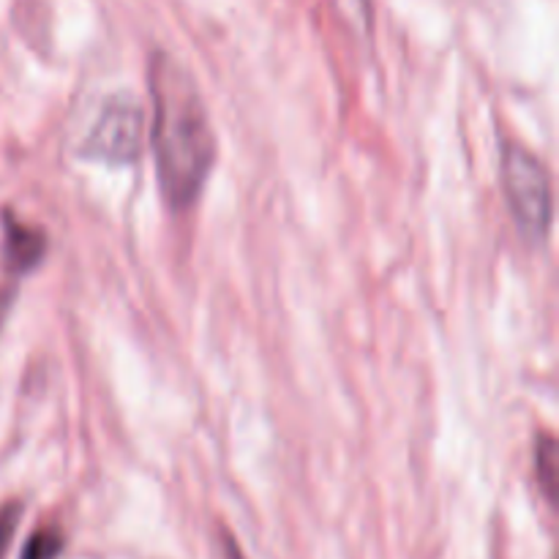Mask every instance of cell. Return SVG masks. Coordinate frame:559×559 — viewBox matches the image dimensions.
Segmentation results:
<instances>
[{
  "instance_id": "8992f818",
  "label": "cell",
  "mask_w": 559,
  "mask_h": 559,
  "mask_svg": "<svg viewBox=\"0 0 559 559\" xmlns=\"http://www.w3.org/2000/svg\"><path fill=\"white\" fill-rule=\"evenodd\" d=\"M63 551V535L55 527H44L27 538L20 559H58Z\"/></svg>"
},
{
  "instance_id": "ba28073f",
  "label": "cell",
  "mask_w": 559,
  "mask_h": 559,
  "mask_svg": "<svg viewBox=\"0 0 559 559\" xmlns=\"http://www.w3.org/2000/svg\"><path fill=\"white\" fill-rule=\"evenodd\" d=\"M11 304H14V293L11 289H0V328H3L5 317H9Z\"/></svg>"
},
{
  "instance_id": "277c9868",
  "label": "cell",
  "mask_w": 559,
  "mask_h": 559,
  "mask_svg": "<svg viewBox=\"0 0 559 559\" xmlns=\"http://www.w3.org/2000/svg\"><path fill=\"white\" fill-rule=\"evenodd\" d=\"M44 251H47V238L41 229L27 227V224L16 222L11 213L3 216V254L5 265L14 273H27L41 262Z\"/></svg>"
},
{
  "instance_id": "3957f363",
  "label": "cell",
  "mask_w": 559,
  "mask_h": 559,
  "mask_svg": "<svg viewBox=\"0 0 559 559\" xmlns=\"http://www.w3.org/2000/svg\"><path fill=\"white\" fill-rule=\"evenodd\" d=\"M145 140V109L140 98L120 93L98 112L96 123L82 142V156L104 164H129L140 158Z\"/></svg>"
},
{
  "instance_id": "7a4b0ae2",
  "label": "cell",
  "mask_w": 559,
  "mask_h": 559,
  "mask_svg": "<svg viewBox=\"0 0 559 559\" xmlns=\"http://www.w3.org/2000/svg\"><path fill=\"white\" fill-rule=\"evenodd\" d=\"M502 189L519 233L538 243L546 238L555 213L551 180L535 153L522 145L502 147Z\"/></svg>"
},
{
  "instance_id": "5b68a950",
  "label": "cell",
  "mask_w": 559,
  "mask_h": 559,
  "mask_svg": "<svg viewBox=\"0 0 559 559\" xmlns=\"http://www.w3.org/2000/svg\"><path fill=\"white\" fill-rule=\"evenodd\" d=\"M535 469H538V480L544 486L546 500L555 502L557 497V445L555 437H540L538 448H535Z\"/></svg>"
},
{
  "instance_id": "6da1fadb",
  "label": "cell",
  "mask_w": 559,
  "mask_h": 559,
  "mask_svg": "<svg viewBox=\"0 0 559 559\" xmlns=\"http://www.w3.org/2000/svg\"><path fill=\"white\" fill-rule=\"evenodd\" d=\"M153 156L164 200L183 211L200 197L216 158L207 109L189 71L173 55H153Z\"/></svg>"
},
{
  "instance_id": "52a82bcc",
  "label": "cell",
  "mask_w": 559,
  "mask_h": 559,
  "mask_svg": "<svg viewBox=\"0 0 559 559\" xmlns=\"http://www.w3.org/2000/svg\"><path fill=\"white\" fill-rule=\"evenodd\" d=\"M20 516H22L20 502H9V506L0 508V559H5V551H9L11 538H14Z\"/></svg>"
}]
</instances>
